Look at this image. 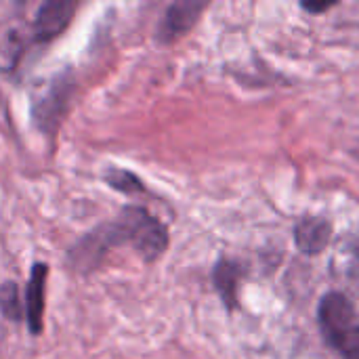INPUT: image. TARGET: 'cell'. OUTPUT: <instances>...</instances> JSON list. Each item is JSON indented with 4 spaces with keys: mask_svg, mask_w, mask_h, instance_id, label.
<instances>
[{
    "mask_svg": "<svg viewBox=\"0 0 359 359\" xmlns=\"http://www.w3.org/2000/svg\"><path fill=\"white\" fill-rule=\"evenodd\" d=\"M122 244H130L143 257V261L151 263L168 248V231L145 208L126 206L116 221L105 223L82 238L69 250V259L78 269L90 271L97 267L107 248Z\"/></svg>",
    "mask_w": 359,
    "mask_h": 359,
    "instance_id": "obj_1",
    "label": "cell"
},
{
    "mask_svg": "<svg viewBox=\"0 0 359 359\" xmlns=\"http://www.w3.org/2000/svg\"><path fill=\"white\" fill-rule=\"evenodd\" d=\"M208 6V2H200V0H179L172 2L160 25H158V40L162 44H170L175 40H179L181 36H185L200 19L202 11Z\"/></svg>",
    "mask_w": 359,
    "mask_h": 359,
    "instance_id": "obj_2",
    "label": "cell"
},
{
    "mask_svg": "<svg viewBox=\"0 0 359 359\" xmlns=\"http://www.w3.org/2000/svg\"><path fill=\"white\" fill-rule=\"evenodd\" d=\"M78 2L72 0H48L44 2L34 19V38L38 42H50L69 25Z\"/></svg>",
    "mask_w": 359,
    "mask_h": 359,
    "instance_id": "obj_3",
    "label": "cell"
},
{
    "mask_svg": "<svg viewBox=\"0 0 359 359\" xmlns=\"http://www.w3.org/2000/svg\"><path fill=\"white\" fill-rule=\"evenodd\" d=\"M332 236V223L324 217H303L294 225V244L305 255H320L326 250Z\"/></svg>",
    "mask_w": 359,
    "mask_h": 359,
    "instance_id": "obj_4",
    "label": "cell"
},
{
    "mask_svg": "<svg viewBox=\"0 0 359 359\" xmlns=\"http://www.w3.org/2000/svg\"><path fill=\"white\" fill-rule=\"evenodd\" d=\"M48 278V267L44 263H36L29 273L27 292H25V316L32 334L42 332V316H44V286Z\"/></svg>",
    "mask_w": 359,
    "mask_h": 359,
    "instance_id": "obj_5",
    "label": "cell"
},
{
    "mask_svg": "<svg viewBox=\"0 0 359 359\" xmlns=\"http://www.w3.org/2000/svg\"><path fill=\"white\" fill-rule=\"evenodd\" d=\"M242 276H244V269L240 263L231 261V259H221L217 265H215V271H212V280H215V288L217 292L221 294L225 307L229 311L238 309L240 307V297H238V290H240V282H242Z\"/></svg>",
    "mask_w": 359,
    "mask_h": 359,
    "instance_id": "obj_6",
    "label": "cell"
},
{
    "mask_svg": "<svg viewBox=\"0 0 359 359\" xmlns=\"http://www.w3.org/2000/svg\"><path fill=\"white\" fill-rule=\"evenodd\" d=\"M339 259L345 280L359 290V227L349 231L343 240L339 248Z\"/></svg>",
    "mask_w": 359,
    "mask_h": 359,
    "instance_id": "obj_7",
    "label": "cell"
},
{
    "mask_svg": "<svg viewBox=\"0 0 359 359\" xmlns=\"http://www.w3.org/2000/svg\"><path fill=\"white\" fill-rule=\"evenodd\" d=\"M0 311L11 322H21L23 309L19 303V288L13 282H4L0 286Z\"/></svg>",
    "mask_w": 359,
    "mask_h": 359,
    "instance_id": "obj_8",
    "label": "cell"
},
{
    "mask_svg": "<svg viewBox=\"0 0 359 359\" xmlns=\"http://www.w3.org/2000/svg\"><path fill=\"white\" fill-rule=\"evenodd\" d=\"M105 181L109 187L122 191V194H135V191H143V183L128 170H122V168H111L107 175H105Z\"/></svg>",
    "mask_w": 359,
    "mask_h": 359,
    "instance_id": "obj_9",
    "label": "cell"
},
{
    "mask_svg": "<svg viewBox=\"0 0 359 359\" xmlns=\"http://www.w3.org/2000/svg\"><path fill=\"white\" fill-rule=\"evenodd\" d=\"M301 6L305 8V11H309V13H324V11H328V8H332V6H337V2H301Z\"/></svg>",
    "mask_w": 359,
    "mask_h": 359,
    "instance_id": "obj_10",
    "label": "cell"
}]
</instances>
